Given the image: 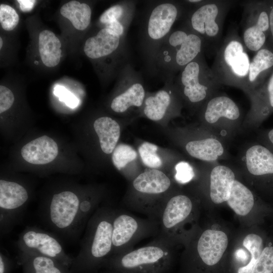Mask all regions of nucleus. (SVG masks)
Instances as JSON below:
<instances>
[{"label": "nucleus", "mask_w": 273, "mask_h": 273, "mask_svg": "<svg viewBox=\"0 0 273 273\" xmlns=\"http://www.w3.org/2000/svg\"><path fill=\"white\" fill-rule=\"evenodd\" d=\"M99 200L64 190L53 194L40 209L41 218L52 232L63 238L75 240L80 236L95 211Z\"/></svg>", "instance_id": "f257e3e1"}, {"label": "nucleus", "mask_w": 273, "mask_h": 273, "mask_svg": "<svg viewBox=\"0 0 273 273\" xmlns=\"http://www.w3.org/2000/svg\"><path fill=\"white\" fill-rule=\"evenodd\" d=\"M115 209L98 208L89 219L71 273H97L112 254L113 219Z\"/></svg>", "instance_id": "f03ea898"}, {"label": "nucleus", "mask_w": 273, "mask_h": 273, "mask_svg": "<svg viewBox=\"0 0 273 273\" xmlns=\"http://www.w3.org/2000/svg\"><path fill=\"white\" fill-rule=\"evenodd\" d=\"M189 5L185 1H148L143 15L139 39L141 52L149 69L155 54L174 23L183 18Z\"/></svg>", "instance_id": "7ed1b4c3"}, {"label": "nucleus", "mask_w": 273, "mask_h": 273, "mask_svg": "<svg viewBox=\"0 0 273 273\" xmlns=\"http://www.w3.org/2000/svg\"><path fill=\"white\" fill-rule=\"evenodd\" d=\"M203 39L184 25L172 30L159 47L148 69L164 80L175 76L204 52Z\"/></svg>", "instance_id": "20e7f679"}, {"label": "nucleus", "mask_w": 273, "mask_h": 273, "mask_svg": "<svg viewBox=\"0 0 273 273\" xmlns=\"http://www.w3.org/2000/svg\"><path fill=\"white\" fill-rule=\"evenodd\" d=\"M173 244L156 236L143 247L111 256L103 269L126 273H168L172 260Z\"/></svg>", "instance_id": "39448f33"}, {"label": "nucleus", "mask_w": 273, "mask_h": 273, "mask_svg": "<svg viewBox=\"0 0 273 273\" xmlns=\"http://www.w3.org/2000/svg\"><path fill=\"white\" fill-rule=\"evenodd\" d=\"M242 38L231 30L216 51L211 69L218 82L244 89L250 60Z\"/></svg>", "instance_id": "423d86ee"}, {"label": "nucleus", "mask_w": 273, "mask_h": 273, "mask_svg": "<svg viewBox=\"0 0 273 273\" xmlns=\"http://www.w3.org/2000/svg\"><path fill=\"white\" fill-rule=\"evenodd\" d=\"M171 181L162 171L152 169L143 172L133 180L134 196L127 199L125 204L132 211L148 218L157 220L164 200L161 195L170 189Z\"/></svg>", "instance_id": "0eeeda50"}, {"label": "nucleus", "mask_w": 273, "mask_h": 273, "mask_svg": "<svg viewBox=\"0 0 273 273\" xmlns=\"http://www.w3.org/2000/svg\"><path fill=\"white\" fill-rule=\"evenodd\" d=\"M173 83L177 93L192 105L207 101L221 85L208 65L204 52L175 76Z\"/></svg>", "instance_id": "6e6552de"}, {"label": "nucleus", "mask_w": 273, "mask_h": 273, "mask_svg": "<svg viewBox=\"0 0 273 273\" xmlns=\"http://www.w3.org/2000/svg\"><path fill=\"white\" fill-rule=\"evenodd\" d=\"M232 3L228 1H203L192 9H188L183 18L182 25L200 36L204 42L205 47L217 46L221 38L224 18Z\"/></svg>", "instance_id": "1a4fd4ad"}, {"label": "nucleus", "mask_w": 273, "mask_h": 273, "mask_svg": "<svg viewBox=\"0 0 273 273\" xmlns=\"http://www.w3.org/2000/svg\"><path fill=\"white\" fill-rule=\"evenodd\" d=\"M158 221L144 219L115 209L113 219L112 255L125 253L133 249L140 241L158 235Z\"/></svg>", "instance_id": "9d476101"}, {"label": "nucleus", "mask_w": 273, "mask_h": 273, "mask_svg": "<svg viewBox=\"0 0 273 273\" xmlns=\"http://www.w3.org/2000/svg\"><path fill=\"white\" fill-rule=\"evenodd\" d=\"M242 40L249 51L256 52L266 43L269 33L268 1L246 2Z\"/></svg>", "instance_id": "9b49d317"}, {"label": "nucleus", "mask_w": 273, "mask_h": 273, "mask_svg": "<svg viewBox=\"0 0 273 273\" xmlns=\"http://www.w3.org/2000/svg\"><path fill=\"white\" fill-rule=\"evenodd\" d=\"M18 251H29L49 257L62 263L69 268L73 258L66 253L56 235L35 226H27L16 242Z\"/></svg>", "instance_id": "f8f14e48"}, {"label": "nucleus", "mask_w": 273, "mask_h": 273, "mask_svg": "<svg viewBox=\"0 0 273 273\" xmlns=\"http://www.w3.org/2000/svg\"><path fill=\"white\" fill-rule=\"evenodd\" d=\"M22 185L14 181L0 180L1 235L10 232L22 218L29 199Z\"/></svg>", "instance_id": "ddd939ff"}, {"label": "nucleus", "mask_w": 273, "mask_h": 273, "mask_svg": "<svg viewBox=\"0 0 273 273\" xmlns=\"http://www.w3.org/2000/svg\"><path fill=\"white\" fill-rule=\"evenodd\" d=\"M118 94L112 99L110 108L117 113H123L132 107L143 106L146 91L143 77L130 62L118 74Z\"/></svg>", "instance_id": "4468645a"}, {"label": "nucleus", "mask_w": 273, "mask_h": 273, "mask_svg": "<svg viewBox=\"0 0 273 273\" xmlns=\"http://www.w3.org/2000/svg\"><path fill=\"white\" fill-rule=\"evenodd\" d=\"M83 51L87 57L93 60L113 57L125 64L130 62L126 37L105 28L86 40Z\"/></svg>", "instance_id": "2eb2a0df"}, {"label": "nucleus", "mask_w": 273, "mask_h": 273, "mask_svg": "<svg viewBox=\"0 0 273 273\" xmlns=\"http://www.w3.org/2000/svg\"><path fill=\"white\" fill-rule=\"evenodd\" d=\"M193 204L185 195H175L164 202L158 215V237L174 242L175 232L191 215Z\"/></svg>", "instance_id": "dca6fc26"}, {"label": "nucleus", "mask_w": 273, "mask_h": 273, "mask_svg": "<svg viewBox=\"0 0 273 273\" xmlns=\"http://www.w3.org/2000/svg\"><path fill=\"white\" fill-rule=\"evenodd\" d=\"M228 244V237L224 232L207 230L200 236L196 250L202 261L206 265L212 266L220 260Z\"/></svg>", "instance_id": "f3484780"}, {"label": "nucleus", "mask_w": 273, "mask_h": 273, "mask_svg": "<svg viewBox=\"0 0 273 273\" xmlns=\"http://www.w3.org/2000/svg\"><path fill=\"white\" fill-rule=\"evenodd\" d=\"M174 78L166 79L163 88L146 96L143 111L149 119L153 121L161 120L173 105V92L175 90Z\"/></svg>", "instance_id": "a211bd4d"}, {"label": "nucleus", "mask_w": 273, "mask_h": 273, "mask_svg": "<svg viewBox=\"0 0 273 273\" xmlns=\"http://www.w3.org/2000/svg\"><path fill=\"white\" fill-rule=\"evenodd\" d=\"M273 71V47L267 42L256 52L250 61L244 90L249 92L261 84Z\"/></svg>", "instance_id": "6ab92c4d"}, {"label": "nucleus", "mask_w": 273, "mask_h": 273, "mask_svg": "<svg viewBox=\"0 0 273 273\" xmlns=\"http://www.w3.org/2000/svg\"><path fill=\"white\" fill-rule=\"evenodd\" d=\"M23 158L33 164H45L53 161L58 153V147L52 138L43 135L25 145L21 149Z\"/></svg>", "instance_id": "aec40b11"}, {"label": "nucleus", "mask_w": 273, "mask_h": 273, "mask_svg": "<svg viewBox=\"0 0 273 273\" xmlns=\"http://www.w3.org/2000/svg\"><path fill=\"white\" fill-rule=\"evenodd\" d=\"M17 260L23 273H71L62 263L34 252L19 251Z\"/></svg>", "instance_id": "412c9836"}, {"label": "nucleus", "mask_w": 273, "mask_h": 273, "mask_svg": "<svg viewBox=\"0 0 273 273\" xmlns=\"http://www.w3.org/2000/svg\"><path fill=\"white\" fill-rule=\"evenodd\" d=\"M240 116L239 107L226 96L211 97L204 105V117L209 123H215L221 118L234 120Z\"/></svg>", "instance_id": "4be33fe9"}, {"label": "nucleus", "mask_w": 273, "mask_h": 273, "mask_svg": "<svg viewBox=\"0 0 273 273\" xmlns=\"http://www.w3.org/2000/svg\"><path fill=\"white\" fill-rule=\"evenodd\" d=\"M235 174L229 167L224 165L214 167L210 173V196L212 201L220 204L229 199Z\"/></svg>", "instance_id": "5701e85b"}, {"label": "nucleus", "mask_w": 273, "mask_h": 273, "mask_svg": "<svg viewBox=\"0 0 273 273\" xmlns=\"http://www.w3.org/2000/svg\"><path fill=\"white\" fill-rule=\"evenodd\" d=\"M248 92L256 117L263 119L273 112V71L261 84Z\"/></svg>", "instance_id": "b1692460"}, {"label": "nucleus", "mask_w": 273, "mask_h": 273, "mask_svg": "<svg viewBox=\"0 0 273 273\" xmlns=\"http://www.w3.org/2000/svg\"><path fill=\"white\" fill-rule=\"evenodd\" d=\"M245 157L251 174L258 176L273 174V152L267 148L253 145L247 150Z\"/></svg>", "instance_id": "393cba45"}, {"label": "nucleus", "mask_w": 273, "mask_h": 273, "mask_svg": "<svg viewBox=\"0 0 273 273\" xmlns=\"http://www.w3.org/2000/svg\"><path fill=\"white\" fill-rule=\"evenodd\" d=\"M94 128L99 137L102 151L106 154L112 153L120 135L119 124L109 117L103 116L95 121Z\"/></svg>", "instance_id": "a878e982"}, {"label": "nucleus", "mask_w": 273, "mask_h": 273, "mask_svg": "<svg viewBox=\"0 0 273 273\" xmlns=\"http://www.w3.org/2000/svg\"><path fill=\"white\" fill-rule=\"evenodd\" d=\"M61 43L52 32L48 30L41 31L38 37V49L42 63L53 67L60 62L61 57Z\"/></svg>", "instance_id": "bb28decb"}, {"label": "nucleus", "mask_w": 273, "mask_h": 273, "mask_svg": "<svg viewBox=\"0 0 273 273\" xmlns=\"http://www.w3.org/2000/svg\"><path fill=\"white\" fill-rule=\"evenodd\" d=\"M186 149L193 157L206 161L216 160L224 151L221 143L213 138L190 141Z\"/></svg>", "instance_id": "cd10ccee"}, {"label": "nucleus", "mask_w": 273, "mask_h": 273, "mask_svg": "<svg viewBox=\"0 0 273 273\" xmlns=\"http://www.w3.org/2000/svg\"><path fill=\"white\" fill-rule=\"evenodd\" d=\"M137 2L123 1L109 8L99 17L102 25L117 22L128 29L134 17Z\"/></svg>", "instance_id": "c85d7f7f"}, {"label": "nucleus", "mask_w": 273, "mask_h": 273, "mask_svg": "<svg viewBox=\"0 0 273 273\" xmlns=\"http://www.w3.org/2000/svg\"><path fill=\"white\" fill-rule=\"evenodd\" d=\"M226 202L236 214L241 216L248 214L254 203V197L250 190L237 180L233 184Z\"/></svg>", "instance_id": "c756f323"}, {"label": "nucleus", "mask_w": 273, "mask_h": 273, "mask_svg": "<svg viewBox=\"0 0 273 273\" xmlns=\"http://www.w3.org/2000/svg\"><path fill=\"white\" fill-rule=\"evenodd\" d=\"M60 13L69 20L77 30L85 29L90 23L92 10L87 4L76 1H70L62 6Z\"/></svg>", "instance_id": "7c9ffc66"}, {"label": "nucleus", "mask_w": 273, "mask_h": 273, "mask_svg": "<svg viewBox=\"0 0 273 273\" xmlns=\"http://www.w3.org/2000/svg\"><path fill=\"white\" fill-rule=\"evenodd\" d=\"M243 244L250 252L251 258L247 265L239 268L238 273H251L263 251V241L258 235L250 234L244 238Z\"/></svg>", "instance_id": "2f4dec72"}, {"label": "nucleus", "mask_w": 273, "mask_h": 273, "mask_svg": "<svg viewBox=\"0 0 273 273\" xmlns=\"http://www.w3.org/2000/svg\"><path fill=\"white\" fill-rule=\"evenodd\" d=\"M136 156V151L131 146L121 144L114 149L112 160L115 167L120 170L128 163L134 160Z\"/></svg>", "instance_id": "473e14b6"}, {"label": "nucleus", "mask_w": 273, "mask_h": 273, "mask_svg": "<svg viewBox=\"0 0 273 273\" xmlns=\"http://www.w3.org/2000/svg\"><path fill=\"white\" fill-rule=\"evenodd\" d=\"M158 147L149 142H144L139 148V152L143 163L151 168L161 166L162 161L157 154Z\"/></svg>", "instance_id": "72a5a7b5"}, {"label": "nucleus", "mask_w": 273, "mask_h": 273, "mask_svg": "<svg viewBox=\"0 0 273 273\" xmlns=\"http://www.w3.org/2000/svg\"><path fill=\"white\" fill-rule=\"evenodd\" d=\"M19 21V15L14 8L5 4L0 5V23L4 30H13L18 25Z\"/></svg>", "instance_id": "f704fd0d"}, {"label": "nucleus", "mask_w": 273, "mask_h": 273, "mask_svg": "<svg viewBox=\"0 0 273 273\" xmlns=\"http://www.w3.org/2000/svg\"><path fill=\"white\" fill-rule=\"evenodd\" d=\"M273 272V247L263 249L259 258L255 263L251 273Z\"/></svg>", "instance_id": "c9c22d12"}, {"label": "nucleus", "mask_w": 273, "mask_h": 273, "mask_svg": "<svg viewBox=\"0 0 273 273\" xmlns=\"http://www.w3.org/2000/svg\"><path fill=\"white\" fill-rule=\"evenodd\" d=\"M175 179L179 183L184 184L190 181L194 177L193 168L187 162L180 161L175 167Z\"/></svg>", "instance_id": "e433bc0d"}, {"label": "nucleus", "mask_w": 273, "mask_h": 273, "mask_svg": "<svg viewBox=\"0 0 273 273\" xmlns=\"http://www.w3.org/2000/svg\"><path fill=\"white\" fill-rule=\"evenodd\" d=\"M54 94L59 98L60 101L64 102L70 108H74L79 105V99L63 86H56L54 88Z\"/></svg>", "instance_id": "4c0bfd02"}, {"label": "nucleus", "mask_w": 273, "mask_h": 273, "mask_svg": "<svg viewBox=\"0 0 273 273\" xmlns=\"http://www.w3.org/2000/svg\"><path fill=\"white\" fill-rule=\"evenodd\" d=\"M14 102V96L8 87L0 86V113H2L11 107Z\"/></svg>", "instance_id": "58836bf2"}, {"label": "nucleus", "mask_w": 273, "mask_h": 273, "mask_svg": "<svg viewBox=\"0 0 273 273\" xmlns=\"http://www.w3.org/2000/svg\"><path fill=\"white\" fill-rule=\"evenodd\" d=\"M13 267L12 260L1 250L0 252V273H10Z\"/></svg>", "instance_id": "ea45409f"}, {"label": "nucleus", "mask_w": 273, "mask_h": 273, "mask_svg": "<svg viewBox=\"0 0 273 273\" xmlns=\"http://www.w3.org/2000/svg\"><path fill=\"white\" fill-rule=\"evenodd\" d=\"M269 33L267 42L273 47V1H268Z\"/></svg>", "instance_id": "a19ab883"}, {"label": "nucleus", "mask_w": 273, "mask_h": 273, "mask_svg": "<svg viewBox=\"0 0 273 273\" xmlns=\"http://www.w3.org/2000/svg\"><path fill=\"white\" fill-rule=\"evenodd\" d=\"M21 10L24 12L30 11L34 6L36 1L34 0H18Z\"/></svg>", "instance_id": "79ce46f5"}, {"label": "nucleus", "mask_w": 273, "mask_h": 273, "mask_svg": "<svg viewBox=\"0 0 273 273\" xmlns=\"http://www.w3.org/2000/svg\"><path fill=\"white\" fill-rule=\"evenodd\" d=\"M267 138L270 144L273 146V128L268 132Z\"/></svg>", "instance_id": "37998d69"}, {"label": "nucleus", "mask_w": 273, "mask_h": 273, "mask_svg": "<svg viewBox=\"0 0 273 273\" xmlns=\"http://www.w3.org/2000/svg\"><path fill=\"white\" fill-rule=\"evenodd\" d=\"M101 273H126V272L114 270L104 269V270H103Z\"/></svg>", "instance_id": "c03bdc74"}, {"label": "nucleus", "mask_w": 273, "mask_h": 273, "mask_svg": "<svg viewBox=\"0 0 273 273\" xmlns=\"http://www.w3.org/2000/svg\"><path fill=\"white\" fill-rule=\"evenodd\" d=\"M3 46V40L2 38L0 37V48L1 49Z\"/></svg>", "instance_id": "a18cd8bd"}]
</instances>
